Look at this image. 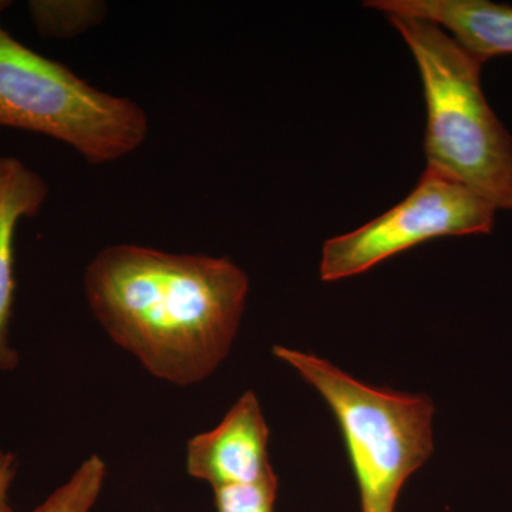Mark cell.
Segmentation results:
<instances>
[{
	"mask_svg": "<svg viewBox=\"0 0 512 512\" xmlns=\"http://www.w3.org/2000/svg\"><path fill=\"white\" fill-rule=\"evenodd\" d=\"M269 427L254 392L239 397L215 429L188 441L187 471L212 488L254 484L275 476Z\"/></svg>",
	"mask_w": 512,
	"mask_h": 512,
	"instance_id": "cell-6",
	"label": "cell"
},
{
	"mask_svg": "<svg viewBox=\"0 0 512 512\" xmlns=\"http://www.w3.org/2000/svg\"><path fill=\"white\" fill-rule=\"evenodd\" d=\"M28 8L37 32L57 40H72L96 28L109 10L99 0H32Z\"/></svg>",
	"mask_w": 512,
	"mask_h": 512,
	"instance_id": "cell-9",
	"label": "cell"
},
{
	"mask_svg": "<svg viewBox=\"0 0 512 512\" xmlns=\"http://www.w3.org/2000/svg\"><path fill=\"white\" fill-rule=\"evenodd\" d=\"M384 15L430 20L483 59L512 55V8L490 0H367Z\"/></svg>",
	"mask_w": 512,
	"mask_h": 512,
	"instance_id": "cell-7",
	"label": "cell"
},
{
	"mask_svg": "<svg viewBox=\"0 0 512 512\" xmlns=\"http://www.w3.org/2000/svg\"><path fill=\"white\" fill-rule=\"evenodd\" d=\"M84 289L117 346L157 379L191 386L228 356L247 306L249 278L227 256L121 244L94 256Z\"/></svg>",
	"mask_w": 512,
	"mask_h": 512,
	"instance_id": "cell-1",
	"label": "cell"
},
{
	"mask_svg": "<svg viewBox=\"0 0 512 512\" xmlns=\"http://www.w3.org/2000/svg\"><path fill=\"white\" fill-rule=\"evenodd\" d=\"M10 3L0 0V13ZM0 126L67 144L92 165L114 163L141 146L146 110L96 89L79 74L20 43L0 25Z\"/></svg>",
	"mask_w": 512,
	"mask_h": 512,
	"instance_id": "cell-4",
	"label": "cell"
},
{
	"mask_svg": "<svg viewBox=\"0 0 512 512\" xmlns=\"http://www.w3.org/2000/svg\"><path fill=\"white\" fill-rule=\"evenodd\" d=\"M49 195L45 178L13 156H0V370L12 372L19 355L10 346L15 303V234L23 218L39 214Z\"/></svg>",
	"mask_w": 512,
	"mask_h": 512,
	"instance_id": "cell-8",
	"label": "cell"
},
{
	"mask_svg": "<svg viewBox=\"0 0 512 512\" xmlns=\"http://www.w3.org/2000/svg\"><path fill=\"white\" fill-rule=\"evenodd\" d=\"M416 60L427 106V168L512 211V137L485 97L483 59L430 20L387 15Z\"/></svg>",
	"mask_w": 512,
	"mask_h": 512,
	"instance_id": "cell-2",
	"label": "cell"
},
{
	"mask_svg": "<svg viewBox=\"0 0 512 512\" xmlns=\"http://www.w3.org/2000/svg\"><path fill=\"white\" fill-rule=\"evenodd\" d=\"M497 210L453 178L426 167L414 190L396 207L348 234L323 244V282L365 274L394 255L431 239L487 235Z\"/></svg>",
	"mask_w": 512,
	"mask_h": 512,
	"instance_id": "cell-5",
	"label": "cell"
},
{
	"mask_svg": "<svg viewBox=\"0 0 512 512\" xmlns=\"http://www.w3.org/2000/svg\"><path fill=\"white\" fill-rule=\"evenodd\" d=\"M272 353L311 384L338 421L360 510L396 511L404 484L434 451L431 397L370 386L312 353L285 346Z\"/></svg>",
	"mask_w": 512,
	"mask_h": 512,
	"instance_id": "cell-3",
	"label": "cell"
},
{
	"mask_svg": "<svg viewBox=\"0 0 512 512\" xmlns=\"http://www.w3.org/2000/svg\"><path fill=\"white\" fill-rule=\"evenodd\" d=\"M106 463L90 456L74 471L67 483L60 485L32 512H90L103 488Z\"/></svg>",
	"mask_w": 512,
	"mask_h": 512,
	"instance_id": "cell-10",
	"label": "cell"
},
{
	"mask_svg": "<svg viewBox=\"0 0 512 512\" xmlns=\"http://www.w3.org/2000/svg\"><path fill=\"white\" fill-rule=\"evenodd\" d=\"M217 512H275L278 477L254 484L212 488Z\"/></svg>",
	"mask_w": 512,
	"mask_h": 512,
	"instance_id": "cell-11",
	"label": "cell"
},
{
	"mask_svg": "<svg viewBox=\"0 0 512 512\" xmlns=\"http://www.w3.org/2000/svg\"><path fill=\"white\" fill-rule=\"evenodd\" d=\"M16 476L15 454L0 448V512H13L9 504V491Z\"/></svg>",
	"mask_w": 512,
	"mask_h": 512,
	"instance_id": "cell-12",
	"label": "cell"
}]
</instances>
